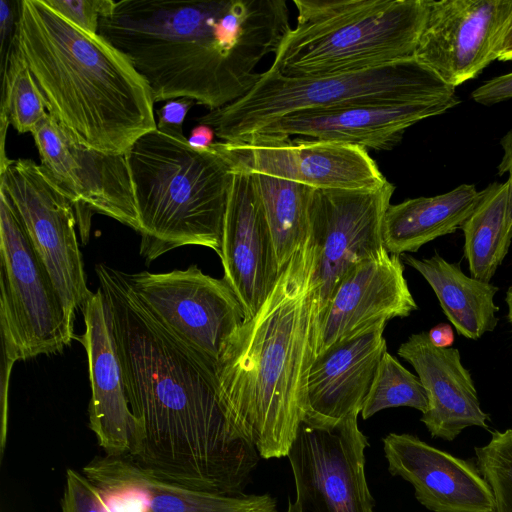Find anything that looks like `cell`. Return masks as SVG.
I'll use <instances>...</instances> for the list:
<instances>
[{
    "instance_id": "cell-1",
    "label": "cell",
    "mask_w": 512,
    "mask_h": 512,
    "mask_svg": "<svg viewBox=\"0 0 512 512\" xmlns=\"http://www.w3.org/2000/svg\"><path fill=\"white\" fill-rule=\"evenodd\" d=\"M96 274L111 310L130 409L131 457L157 478L188 488L243 494L260 455L232 433L215 364L168 332L130 288L124 272Z\"/></svg>"
},
{
    "instance_id": "cell-2",
    "label": "cell",
    "mask_w": 512,
    "mask_h": 512,
    "mask_svg": "<svg viewBox=\"0 0 512 512\" xmlns=\"http://www.w3.org/2000/svg\"><path fill=\"white\" fill-rule=\"evenodd\" d=\"M285 0H120L98 34L148 84L154 103L189 98L209 111L245 96L259 62L290 31Z\"/></svg>"
},
{
    "instance_id": "cell-3",
    "label": "cell",
    "mask_w": 512,
    "mask_h": 512,
    "mask_svg": "<svg viewBox=\"0 0 512 512\" xmlns=\"http://www.w3.org/2000/svg\"><path fill=\"white\" fill-rule=\"evenodd\" d=\"M313 269L308 234L215 364L218 399L232 433L264 459L287 456L307 414L321 313Z\"/></svg>"
},
{
    "instance_id": "cell-4",
    "label": "cell",
    "mask_w": 512,
    "mask_h": 512,
    "mask_svg": "<svg viewBox=\"0 0 512 512\" xmlns=\"http://www.w3.org/2000/svg\"><path fill=\"white\" fill-rule=\"evenodd\" d=\"M15 37L48 113L82 144L126 154L157 128L148 84L98 33L75 26L44 0H21Z\"/></svg>"
},
{
    "instance_id": "cell-5",
    "label": "cell",
    "mask_w": 512,
    "mask_h": 512,
    "mask_svg": "<svg viewBox=\"0 0 512 512\" xmlns=\"http://www.w3.org/2000/svg\"><path fill=\"white\" fill-rule=\"evenodd\" d=\"M125 155L146 262L186 245L219 255L234 164L216 142L194 148L183 130L156 128Z\"/></svg>"
},
{
    "instance_id": "cell-6",
    "label": "cell",
    "mask_w": 512,
    "mask_h": 512,
    "mask_svg": "<svg viewBox=\"0 0 512 512\" xmlns=\"http://www.w3.org/2000/svg\"><path fill=\"white\" fill-rule=\"evenodd\" d=\"M297 22L270 67L308 78L354 73L414 58L428 0H294Z\"/></svg>"
},
{
    "instance_id": "cell-7",
    "label": "cell",
    "mask_w": 512,
    "mask_h": 512,
    "mask_svg": "<svg viewBox=\"0 0 512 512\" xmlns=\"http://www.w3.org/2000/svg\"><path fill=\"white\" fill-rule=\"evenodd\" d=\"M435 72L410 58L354 73L289 78L270 68L237 101L197 118L220 141L244 142L285 115L319 109L404 105L455 96Z\"/></svg>"
},
{
    "instance_id": "cell-8",
    "label": "cell",
    "mask_w": 512,
    "mask_h": 512,
    "mask_svg": "<svg viewBox=\"0 0 512 512\" xmlns=\"http://www.w3.org/2000/svg\"><path fill=\"white\" fill-rule=\"evenodd\" d=\"M74 319L0 190V331L26 360L61 352L75 338Z\"/></svg>"
},
{
    "instance_id": "cell-9",
    "label": "cell",
    "mask_w": 512,
    "mask_h": 512,
    "mask_svg": "<svg viewBox=\"0 0 512 512\" xmlns=\"http://www.w3.org/2000/svg\"><path fill=\"white\" fill-rule=\"evenodd\" d=\"M125 275L150 314L181 343L214 364L246 320L227 281L205 274L197 265Z\"/></svg>"
},
{
    "instance_id": "cell-10",
    "label": "cell",
    "mask_w": 512,
    "mask_h": 512,
    "mask_svg": "<svg viewBox=\"0 0 512 512\" xmlns=\"http://www.w3.org/2000/svg\"><path fill=\"white\" fill-rule=\"evenodd\" d=\"M2 190L67 311L75 317L92 296L86 282L69 199L31 159L1 162Z\"/></svg>"
},
{
    "instance_id": "cell-11",
    "label": "cell",
    "mask_w": 512,
    "mask_h": 512,
    "mask_svg": "<svg viewBox=\"0 0 512 512\" xmlns=\"http://www.w3.org/2000/svg\"><path fill=\"white\" fill-rule=\"evenodd\" d=\"M358 415L334 425L300 424L287 454L297 512H375L365 475L369 443Z\"/></svg>"
},
{
    "instance_id": "cell-12",
    "label": "cell",
    "mask_w": 512,
    "mask_h": 512,
    "mask_svg": "<svg viewBox=\"0 0 512 512\" xmlns=\"http://www.w3.org/2000/svg\"><path fill=\"white\" fill-rule=\"evenodd\" d=\"M40 167L69 199L83 237L96 212L139 231L136 201L125 154L105 153L79 142L52 115L32 131Z\"/></svg>"
},
{
    "instance_id": "cell-13",
    "label": "cell",
    "mask_w": 512,
    "mask_h": 512,
    "mask_svg": "<svg viewBox=\"0 0 512 512\" xmlns=\"http://www.w3.org/2000/svg\"><path fill=\"white\" fill-rule=\"evenodd\" d=\"M394 190L388 180L375 189L314 190L309 237L320 312L351 268L385 249L382 225Z\"/></svg>"
},
{
    "instance_id": "cell-14",
    "label": "cell",
    "mask_w": 512,
    "mask_h": 512,
    "mask_svg": "<svg viewBox=\"0 0 512 512\" xmlns=\"http://www.w3.org/2000/svg\"><path fill=\"white\" fill-rule=\"evenodd\" d=\"M512 0H428L414 57L456 88L498 59Z\"/></svg>"
},
{
    "instance_id": "cell-15",
    "label": "cell",
    "mask_w": 512,
    "mask_h": 512,
    "mask_svg": "<svg viewBox=\"0 0 512 512\" xmlns=\"http://www.w3.org/2000/svg\"><path fill=\"white\" fill-rule=\"evenodd\" d=\"M249 170L315 189H375L387 179L367 149L343 143L255 136L245 142L218 141Z\"/></svg>"
},
{
    "instance_id": "cell-16",
    "label": "cell",
    "mask_w": 512,
    "mask_h": 512,
    "mask_svg": "<svg viewBox=\"0 0 512 512\" xmlns=\"http://www.w3.org/2000/svg\"><path fill=\"white\" fill-rule=\"evenodd\" d=\"M230 159L234 167L219 257L223 278L238 297L247 319L265 302L282 269L252 173Z\"/></svg>"
},
{
    "instance_id": "cell-17",
    "label": "cell",
    "mask_w": 512,
    "mask_h": 512,
    "mask_svg": "<svg viewBox=\"0 0 512 512\" xmlns=\"http://www.w3.org/2000/svg\"><path fill=\"white\" fill-rule=\"evenodd\" d=\"M417 308L400 256L384 249L351 268L335 287L321 310L317 355L362 329L407 317Z\"/></svg>"
},
{
    "instance_id": "cell-18",
    "label": "cell",
    "mask_w": 512,
    "mask_h": 512,
    "mask_svg": "<svg viewBox=\"0 0 512 512\" xmlns=\"http://www.w3.org/2000/svg\"><path fill=\"white\" fill-rule=\"evenodd\" d=\"M459 103L460 99L455 95L404 105L300 111L283 116L250 138L263 136L288 139L297 135L365 149L390 150L402 140L407 128L426 118L443 114Z\"/></svg>"
},
{
    "instance_id": "cell-19",
    "label": "cell",
    "mask_w": 512,
    "mask_h": 512,
    "mask_svg": "<svg viewBox=\"0 0 512 512\" xmlns=\"http://www.w3.org/2000/svg\"><path fill=\"white\" fill-rule=\"evenodd\" d=\"M383 450L391 475L409 482L420 504L433 512H495L492 490L478 466L418 437L389 433Z\"/></svg>"
},
{
    "instance_id": "cell-20",
    "label": "cell",
    "mask_w": 512,
    "mask_h": 512,
    "mask_svg": "<svg viewBox=\"0 0 512 512\" xmlns=\"http://www.w3.org/2000/svg\"><path fill=\"white\" fill-rule=\"evenodd\" d=\"M84 346L91 383L89 427L108 455H128L135 433L110 306L99 288L82 310Z\"/></svg>"
},
{
    "instance_id": "cell-21",
    "label": "cell",
    "mask_w": 512,
    "mask_h": 512,
    "mask_svg": "<svg viewBox=\"0 0 512 512\" xmlns=\"http://www.w3.org/2000/svg\"><path fill=\"white\" fill-rule=\"evenodd\" d=\"M386 325L387 321L375 323L316 356L308 377L304 420L334 425L352 414H360L387 352L383 336Z\"/></svg>"
},
{
    "instance_id": "cell-22",
    "label": "cell",
    "mask_w": 512,
    "mask_h": 512,
    "mask_svg": "<svg viewBox=\"0 0 512 512\" xmlns=\"http://www.w3.org/2000/svg\"><path fill=\"white\" fill-rule=\"evenodd\" d=\"M412 365L428 400L421 422L433 437L454 440L465 428L487 429L489 419L470 374L456 348L434 346L427 332L412 334L397 351Z\"/></svg>"
},
{
    "instance_id": "cell-23",
    "label": "cell",
    "mask_w": 512,
    "mask_h": 512,
    "mask_svg": "<svg viewBox=\"0 0 512 512\" xmlns=\"http://www.w3.org/2000/svg\"><path fill=\"white\" fill-rule=\"evenodd\" d=\"M479 196L474 184H460L440 195L390 204L382 225L385 249L400 256L454 233L469 217Z\"/></svg>"
},
{
    "instance_id": "cell-24",
    "label": "cell",
    "mask_w": 512,
    "mask_h": 512,
    "mask_svg": "<svg viewBox=\"0 0 512 512\" xmlns=\"http://www.w3.org/2000/svg\"><path fill=\"white\" fill-rule=\"evenodd\" d=\"M402 257L430 285L459 335L478 340L496 328L499 308L494 297L498 287L465 275L459 263H450L438 253L423 259L409 254Z\"/></svg>"
},
{
    "instance_id": "cell-25",
    "label": "cell",
    "mask_w": 512,
    "mask_h": 512,
    "mask_svg": "<svg viewBox=\"0 0 512 512\" xmlns=\"http://www.w3.org/2000/svg\"><path fill=\"white\" fill-rule=\"evenodd\" d=\"M460 229L471 277L490 282L512 242L507 182H493L481 190L476 206Z\"/></svg>"
},
{
    "instance_id": "cell-26",
    "label": "cell",
    "mask_w": 512,
    "mask_h": 512,
    "mask_svg": "<svg viewBox=\"0 0 512 512\" xmlns=\"http://www.w3.org/2000/svg\"><path fill=\"white\" fill-rule=\"evenodd\" d=\"M251 173L282 269L309 234L315 188L260 172Z\"/></svg>"
},
{
    "instance_id": "cell-27",
    "label": "cell",
    "mask_w": 512,
    "mask_h": 512,
    "mask_svg": "<svg viewBox=\"0 0 512 512\" xmlns=\"http://www.w3.org/2000/svg\"><path fill=\"white\" fill-rule=\"evenodd\" d=\"M149 493L148 512H276V499L269 494L226 495L181 486L157 478L140 467Z\"/></svg>"
},
{
    "instance_id": "cell-28",
    "label": "cell",
    "mask_w": 512,
    "mask_h": 512,
    "mask_svg": "<svg viewBox=\"0 0 512 512\" xmlns=\"http://www.w3.org/2000/svg\"><path fill=\"white\" fill-rule=\"evenodd\" d=\"M2 74L1 116L19 133H32L49 113L15 36L2 65Z\"/></svg>"
},
{
    "instance_id": "cell-29",
    "label": "cell",
    "mask_w": 512,
    "mask_h": 512,
    "mask_svg": "<svg viewBox=\"0 0 512 512\" xmlns=\"http://www.w3.org/2000/svg\"><path fill=\"white\" fill-rule=\"evenodd\" d=\"M394 407H410L424 413L428 400L419 377L387 351L380 361L360 414L363 419H368L379 411Z\"/></svg>"
},
{
    "instance_id": "cell-30",
    "label": "cell",
    "mask_w": 512,
    "mask_h": 512,
    "mask_svg": "<svg viewBox=\"0 0 512 512\" xmlns=\"http://www.w3.org/2000/svg\"><path fill=\"white\" fill-rule=\"evenodd\" d=\"M475 454L492 490L495 512H512V428L494 431L486 445L475 447Z\"/></svg>"
},
{
    "instance_id": "cell-31",
    "label": "cell",
    "mask_w": 512,
    "mask_h": 512,
    "mask_svg": "<svg viewBox=\"0 0 512 512\" xmlns=\"http://www.w3.org/2000/svg\"><path fill=\"white\" fill-rule=\"evenodd\" d=\"M61 512H110L97 488L83 473L67 469Z\"/></svg>"
},
{
    "instance_id": "cell-32",
    "label": "cell",
    "mask_w": 512,
    "mask_h": 512,
    "mask_svg": "<svg viewBox=\"0 0 512 512\" xmlns=\"http://www.w3.org/2000/svg\"><path fill=\"white\" fill-rule=\"evenodd\" d=\"M48 6L75 26L98 33L99 18L111 7L113 0H44Z\"/></svg>"
},
{
    "instance_id": "cell-33",
    "label": "cell",
    "mask_w": 512,
    "mask_h": 512,
    "mask_svg": "<svg viewBox=\"0 0 512 512\" xmlns=\"http://www.w3.org/2000/svg\"><path fill=\"white\" fill-rule=\"evenodd\" d=\"M478 104L492 106L512 98V72L485 81L471 93Z\"/></svg>"
},
{
    "instance_id": "cell-34",
    "label": "cell",
    "mask_w": 512,
    "mask_h": 512,
    "mask_svg": "<svg viewBox=\"0 0 512 512\" xmlns=\"http://www.w3.org/2000/svg\"><path fill=\"white\" fill-rule=\"evenodd\" d=\"M194 100L189 98H177L168 102L158 110L159 122L157 128H175L182 130V125L189 109L194 105Z\"/></svg>"
},
{
    "instance_id": "cell-35",
    "label": "cell",
    "mask_w": 512,
    "mask_h": 512,
    "mask_svg": "<svg viewBox=\"0 0 512 512\" xmlns=\"http://www.w3.org/2000/svg\"><path fill=\"white\" fill-rule=\"evenodd\" d=\"M16 8L12 1L0 0V34H1V57L2 65L4 63L7 52L14 39L18 14L15 13Z\"/></svg>"
},
{
    "instance_id": "cell-36",
    "label": "cell",
    "mask_w": 512,
    "mask_h": 512,
    "mask_svg": "<svg viewBox=\"0 0 512 512\" xmlns=\"http://www.w3.org/2000/svg\"><path fill=\"white\" fill-rule=\"evenodd\" d=\"M500 145L503 150V155L500 163L497 166V175L502 176L508 174V201L509 208L512 216V129L509 130L500 140Z\"/></svg>"
},
{
    "instance_id": "cell-37",
    "label": "cell",
    "mask_w": 512,
    "mask_h": 512,
    "mask_svg": "<svg viewBox=\"0 0 512 512\" xmlns=\"http://www.w3.org/2000/svg\"><path fill=\"white\" fill-rule=\"evenodd\" d=\"M215 132L205 124H199L190 133L188 138L189 144L194 148H209L214 143Z\"/></svg>"
},
{
    "instance_id": "cell-38",
    "label": "cell",
    "mask_w": 512,
    "mask_h": 512,
    "mask_svg": "<svg viewBox=\"0 0 512 512\" xmlns=\"http://www.w3.org/2000/svg\"><path fill=\"white\" fill-rule=\"evenodd\" d=\"M430 342L439 348H448L454 342V332L449 324L441 323L427 333Z\"/></svg>"
},
{
    "instance_id": "cell-39",
    "label": "cell",
    "mask_w": 512,
    "mask_h": 512,
    "mask_svg": "<svg viewBox=\"0 0 512 512\" xmlns=\"http://www.w3.org/2000/svg\"><path fill=\"white\" fill-rule=\"evenodd\" d=\"M497 60L512 61V13L501 38Z\"/></svg>"
},
{
    "instance_id": "cell-40",
    "label": "cell",
    "mask_w": 512,
    "mask_h": 512,
    "mask_svg": "<svg viewBox=\"0 0 512 512\" xmlns=\"http://www.w3.org/2000/svg\"><path fill=\"white\" fill-rule=\"evenodd\" d=\"M506 303L508 307V320L512 324V286H510L506 292Z\"/></svg>"
},
{
    "instance_id": "cell-41",
    "label": "cell",
    "mask_w": 512,
    "mask_h": 512,
    "mask_svg": "<svg viewBox=\"0 0 512 512\" xmlns=\"http://www.w3.org/2000/svg\"><path fill=\"white\" fill-rule=\"evenodd\" d=\"M287 512H297V511L294 509V507L292 506L291 502H289Z\"/></svg>"
}]
</instances>
